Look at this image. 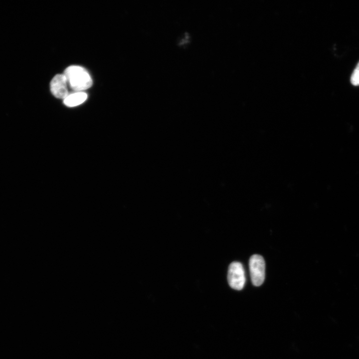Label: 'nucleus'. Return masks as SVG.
I'll list each match as a JSON object with an SVG mask.
<instances>
[{"instance_id":"nucleus-1","label":"nucleus","mask_w":359,"mask_h":359,"mask_svg":"<svg viewBox=\"0 0 359 359\" xmlns=\"http://www.w3.org/2000/svg\"><path fill=\"white\" fill-rule=\"evenodd\" d=\"M64 75L67 85L76 92L88 90L92 86L93 80L88 72L85 68L77 65L68 67Z\"/></svg>"},{"instance_id":"nucleus-5","label":"nucleus","mask_w":359,"mask_h":359,"mask_svg":"<svg viewBox=\"0 0 359 359\" xmlns=\"http://www.w3.org/2000/svg\"><path fill=\"white\" fill-rule=\"evenodd\" d=\"M88 95L83 92H76L68 95L64 99V104L68 107L78 106L87 100Z\"/></svg>"},{"instance_id":"nucleus-6","label":"nucleus","mask_w":359,"mask_h":359,"mask_svg":"<svg viewBox=\"0 0 359 359\" xmlns=\"http://www.w3.org/2000/svg\"><path fill=\"white\" fill-rule=\"evenodd\" d=\"M351 82L354 86H359V62L352 75Z\"/></svg>"},{"instance_id":"nucleus-2","label":"nucleus","mask_w":359,"mask_h":359,"mask_svg":"<svg viewBox=\"0 0 359 359\" xmlns=\"http://www.w3.org/2000/svg\"><path fill=\"white\" fill-rule=\"evenodd\" d=\"M251 281L255 286H260L264 283L265 277V263L260 255L254 254L249 262Z\"/></svg>"},{"instance_id":"nucleus-3","label":"nucleus","mask_w":359,"mask_h":359,"mask_svg":"<svg viewBox=\"0 0 359 359\" xmlns=\"http://www.w3.org/2000/svg\"><path fill=\"white\" fill-rule=\"evenodd\" d=\"M228 280L230 287L236 290H242L245 285V271L242 264L233 262L229 266Z\"/></svg>"},{"instance_id":"nucleus-4","label":"nucleus","mask_w":359,"mask_h":359,"mask_svg":"<svg viewBox=\"0 0 359 359\" xmlns=\"http://www.w3.org/2000/svg\"><path fill=\"white\" fill-rule=\"evenodd\" d=\"M50 91L56 97L64 99L69 94L67 83L64 75L56 76L50 82Z\"/></svg>"}]
</instances>
